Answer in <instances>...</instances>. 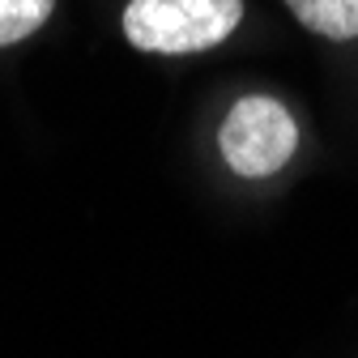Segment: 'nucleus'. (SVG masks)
I'll use <instances>...</instances> for the list:
<instances>
[{"instance_id":"nucleus-1","label":"nucleus","mask_w":358,"mask_h":358,"mask_svg":"<svg viewBox=\"0 0 358 358\" xmlns=\"http://www.w3.org/2000/svg\"><path fill=\"white\" fill-rule=\"evenodd\" d=\"M239 17L243 0H128L124 34L141 52L184 56L231 38Z\"/></svg>"},{"instance_id":"nucleus-3","label":"nucleus","mask_w":358,"mask_h":358,"mask_svg":"<svg viewBox=\"0 0 358 358\" xmlns=\"http://www.w3.org/2000/svg\"><path fill=\"white\" fill-rule=\"evenodd\" d=\"M290 13L324 38H358V0H286Z\"/></svg>"},{"instance_id":"nucleus-4","label":"nucleus","mask_w":358,"mask_h":358,"mask_svg":"<svg viewBox=\"0 0 358 358\" xmlns=\"http://www.w3.org/2000/svg\"><path fill=\"white\" fill-rule=\"evenodd\" d=\"M52 5L56 0H0V48L34 34L43 22H48Z\"/></svg>"},{"instance_id":"nucleus-2","label":"nucleus","mask_w":358,"mask_h":358,"mask_svg":"<svg viewBox=\"0 0 358 358\" xmlns=\"http://www.w3.org/2000/svg\"><path fill=\"white\" fill-rule=\"evenodd\" d=\"M217 145L222 158L231 162L235 175L243 179H264L286 166V158L299 145V124L290 120V111L278 99H264V94H248L239 99L227 120H222L217 132Z\"/></svg>"}]
</instances>
